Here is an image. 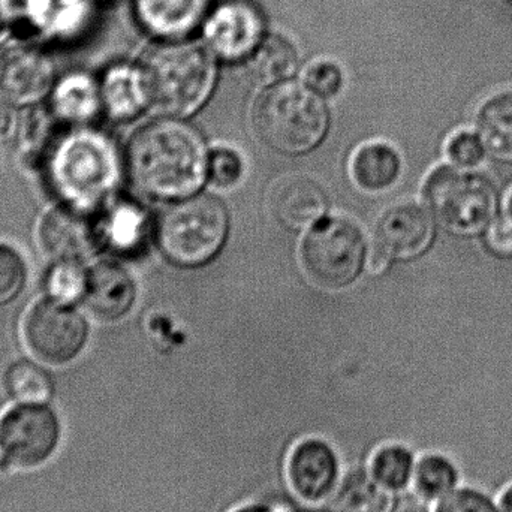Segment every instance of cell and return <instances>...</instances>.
I'll list each match as a JSON object with an SVG mask.
<instances>
[{"instance_id": "obj_1", "label": "cell", "mask_w": 512, "mask_h": 512, "mask_svg": "<svg viewBox=\"0 0 512 512\" xmlns=\"http://www.w3.org/2000/svg\"><path fill=\"white\" fill-rule=\"evenodd\" d=\"M132 185L156 200H182L203 185L209 156L203 138L188 123L155 120L141 126L126 147Z\"/></svg>"}, {"instance_id": "obj_2", "label": "cell", "mask_w": 512, "mask_h": 512, "mask_svg": "<svg viewBox=\"0 0 512 512\" xmlns=\"http://www.w3.org/2000/svg\"><path fill=\"white\" fill-rule=\"evenodd\" d=\"M71 424L57 402H14L0 411V477L24 481L59 465Z\"/></svg>"}, {"instance_id": "obj_3", "label": "cell", "mask_w": 512, "mask_h": 512, "mask_svg": "<svg viewBox=\"0 0 512 512\" xmlns=\"http://www.w3.org/2000/svg\"><path fill=\"white\" fill-rule=\"evenodd\" d=\"M140 71L149 104L171 116H186L200 108L216 77L212 56L188 42L155 45L143 57Z\"/></svg>"}, {"instance_id": "obj_4", "label": "cell", "mask_w": 512, "mask_h": 512, "mask_svg": "<svg viewBox=\"0 0 512 512\" xmlns=\"http://www.w3.org/2000/svg\"><path fill=\"white\" fill-rule=\"evenodd\" d=\"M254 125L258 137L286 155L309 152L324 137L328 116L321 98L307 86L279 83L256 101Z\"/></svg>"}, {"instance_id": "obj_5", "label": "cell", "mask_w": 512, "mask_h": 512, "mask_svg": "<svg viewBox=\"0 0 512 512\" xmlns=\"http://www.w3.org/2000/svg\"><path fill=\"white\" fill-rule=\"evenodd\" d=\"M423 195L433 219L457 236L483 233L498 216V192L475 170L441 165L427 177Z\"/></svg>"}, {"instance_id": "obj_6", "label": "cell", "mask_w": 512, "mask_h": 512, "mask_svg": "<svg viewBox=\"0 0 512 512\" xmlns=\"http://www.w3.org/2000/svg\"><path fill=\"white\" fill-rule=\"evenodd\" d=\"M228 234L224 203L209 195L186 197L165 209L156 225V239L174 264L195 267L218 254Z\"/></svg>"}, {"instance_id": "obj_7", "label": "cell", "mask_w": 512, "mask_h": 512, "mask_svg": "<svg viewBox=\"0 0 512 512\" xmlns=\"http://www.w3.org/2000/svg\"><path fill=\"white\" fill-rule=\"evenodd\" d=\"M21 337L33 360L45 367L60 369L83 354L89 339V325L72 304L42 298L24 313Z\"/></svg>"}, {"instance_id": "obj_8", "label": "cell", "mask_w": 512, "mask_h": 512, "mask_svg": "<svg viewBox=\"0 0 512 512\" xmlns=\"http://www.w3.org/2000/svg\"><path fill=\"white\" fill-rule=\"evenodd\" d=\"M366 258V240L357 224L345 218L316 222L301 246L307 276L327 289H340L357 279Z\"/></svg>"}, {"instance_id": "obj_9", "label": "cell", "mask_w": 512, "mask_h": 512, "mask_svg": "<svg viewBox=\"0 0 512 512\" xmlns=\"http://www.w3.org/2000/svg\"><path fill=\"white\" fill-rule=\"evenodd\" d=\"M345 471L339 447L322 435L295 439L282 462L286 489L303 507H325L336 493Z\"/></svg>"}, {"instance_id": "obj_10", "label": "cell", "mask_w": 512, "mask_h": 512, "mask_svg": "<svg viewBox=\"0 0 512 512\" xmlns=\"http://www.w3.org/2000/svg\"><path fill=\"white\" fill-rule=\"evenodd\" d=\"M65 146L56 162L57 185L65 192L66 203L84 209L113 185V156L107 144L93 135H81Z\"/></svg>"}, {"instance_id": "obj_11", "label": "cell", "mask_w": 512, "mask_h": 512, "mask_svg": "<svg viewBox=\"0 0 512 512\" xmlns=\"http://www.w3.org/2000/svg\"><path fill=\"white\" fill-rule=\"evenodd\" d=\"M433 216L427 207L405 201L388 209L376 225L375 245L379 262L409 259L429 248L435 233Z\"/></svg>"}, {"instance_id": "obj_12", "label": "cell", "mask_w": 512, "mask_h": 512, "mask_svg": "<svg viewBox=\"0 0 512 512\" xmlns=\"http://www.w3.org/2000/svg\"><path fill=\"white\" fill-rule=\"evenodd\" d=\"M53 86L54 65L44 51L29 45H11L0 51V101L32 104Z\"/></svg>"}, {"instance_id": "obj_13", "label": "cell", "mask_w": 512, "mask_h": 512, "mask_svg": "<svg viewBox=\"0 0 512 512\" xmlns=\"http://www.w3.org/2000/svg\"><path fill=\"white\" fill-rule=\"evenodd\" d=\"M264 21L252 3L228 0L215 9L206 27L212 50L225 60L252 56L262 42Z\"/></svg>"}, {"instance_id": "obj_14", "label": "cell", "mask_w": 512, "mask_h": 512, "mask_svg": "<svg viewBox=\"0 0 512 512\" xmlns=\"http://www.w3.org/2000/svg\"><path fill=\"white\" fill-rule=\"evenodd\" d=\"M39 248L53 261H81L96 243V230L84 209L71 203L48 210L38 225Z\"/></svg>"}, {"instance_id": "obj_15", "label": "cell", "mask_w": 512, "mask_h": 512, "mask_svg": "<svg viewBox=\"0 0 512 512\" xmlns=\"http://www.w3.org/2000/svg\"><path fill=\"white\" fill-rule=\"evenodd\" d=\"M137 298L134 279L113 261H99L87 270L84 307L99 322H116L128 315Z\"/></svg>"}, {"instance_id": "obj_16", "label": "cell", "mask_w": 512, "mask_h": 512, "mask_svg": "<svg viewBox=\"0 0 512 512\" xmlns=\"http://www.w3.org/2000/svg\"><path fill=\"white\" fill-rule=\"evenodd\" d=\"M325 207V192L309 177H288L280 180L271 191V213L288 230L312 227L324 215Z\"/></svg>"}, {"instance_id": "obj_17", "label": "cell", "mask_w": 512, "mask_h": 512, "mask_svg": "<svg viewBox=\"0 0 512 512\" xmlns=\"http://www.w3.org/2000/svg\"><path fill=\"white\" fill-rule=\"evenodd\" d=\"M465 483L459 457L442 448H429L418 453L409 493L424 507L432 508Z\"/></svg>"}, {"instance_id": "obj_18", "label": "cell", "mask_w": 512, "mask_h": 512, "mask_svg": "<svg viewBox=\"0 0 512 512\" xmlns=\"http://www.w3.org/2000/svg\"><path fill=\"white\" fill-rule=\"evenodd\" d=\"M210 0H134L141 26L165 39L183 38L206 17Z\"/></svg>"}, {"instance_id": "obj_19", "label": "cell", "mask_w": 512, "mask_h": 512, "mask_svg": "<svg viewBox=\"0 0 512 512\" xmlns=\"http://www.w3.org/2000/svg\"><path fill=\"white\" fill-rule=\"evenodd\" d=\"M327 510L330 512H394L399 507V496L379 486L366 466L348 468L337 487Z\"/></svg>"}, {"instance_id": "obj_20", "label": "cell", "mask_w": 512, "mask_h": 512, "mask_svg": "<svg viewBox=\"0 0 512 512\" xmlns=\"http://www.w3.org/2000/svg\"><path fill=\"white\" fill-rule=\"evenodd\" d=\"M417 457L418 451L411 444L390 439L370 451L364 466L379 486L400 498L411 490Z\"/></svg>"}, {"instance_id": "obj_21", "label": "cell", "mask_w": 512, "mask_h": 512, "mask_svg": "<svg viewBox=\"0 0 512 512\" xmlns=\"http://www.w3.org/2000/svg\"><path fill=\"white\" fill-rule=\"evenodd\" d=\"M51 107L65 122H87L102 108L101 84L86 72H69L54 84Z\"/></svg>"}, {"instance_id": "obj_22", "label": "cell", "mask_w": 512, "mask_h": 512, "mask_svg": "<svg viewBox=\"0 0 512 512\" xmlns=\"http://www.w3.org/2000/svg\"><path fill=\"white\" fill-rule=\"evenodd\" d=\"M102 108L116 119H132L149 104L140 68L116 65L101 83Z\"/></svg>"}, {"instance_id": "obj_23", "label": "cell", "mask_w": 512, "mask_h": 512, "mask_svg": "<svg viewBox=\"0 0 512 512\" xmlns=\"http://www.w3.org/2000/svg\"><path fill=\"white\" fill-rule=\"evenodd\" d=\"M2 390L9 403L56 402L57 387L44 364L33 360H17L6 367Z\"/></svg>"}, {"instance_id": "obj_24", "label": "cell", "mask_w": 512, "mask_h": 512, "mask_svg": "<svg viewBox=\"0 0 512 512\" xmlns=\"http://www.w3.org/2000/svg\"><path fill=\"white\" fill-rule=\"evenodd\" d=\"M402 161L399 153L385 143L364 144L352 161V176L364 191L391 188L399 179Z\"/></svg>"}, {"instance_id": "obj_25", "label": "cell", "mask_w": 512, "mask_h": 512, "mask_svg": "<svg viewBox=\"0 0 512 512\" xmlns=\"http://www.w3.org/2000/svg\"><path fill=\"white\" fill-rule=\"evenodd\" d=\"M477 132L489 155L512 161V90L484 102L477 114Z\"/></svg>"}, {"instance_id": "obj_26", "label": "cell", "mask_w": 512, "mask_h": 512, "mask_svg": "<svg viewBox=\"0 0 512 512\" xmlns=\"http://www.w3.org/2000/svg\"><path fill=\"white\" fill-rule=\"evenodd\" d=\"M297 68L295 48L282 36H270L252 54V71L264 83L285 80Z\"/></svg>"}, {"instance_id": "obj_27", "label": "cell", "mask_w": 512, "mask_h": 512, "mask_svg": "<svg viewBox=\"0 0 512 512\" xmlns=\"http://www.w3.org/2000/svg\"><path fill=\"white\" fill-rule=\"evenodd\" d=\"M86 283L87 270L77 259L53 261L45 279L48 297L69 304L83 298Z\"/></svg>"}, {"instance_id": "obj_28", "label": "cell", "mask_w": 512, "mask_h": 512, "mask_svg": "<svg viewBox=\"0 0 512 512\" xmlns=\"http://www.w3.org/2000/svg\"><path fill=\"white\" fill-rule=\"evenodd\" d=\"M430 512H501L495 493L480 484L465 483L444 501L430 508Z\"/></svg>"}, {"instance_id": "obj_29", "label": "cell", "mask_w": 512, "mask_h": 512, "mask_svg": "<svg viewBox=\"0 0 512 512\" xmlns=\"http://www.w3.org/2000/svg\"><path fill=\"white\" fill-rule=\"evenodd\" d=\"M445 153H447L448 161L454 167L462 168V170H475L483 164L487 150L477 131L463 129V131L451 135L447 147H445Z\"/></svg>"}, {"instance_id": "obj_30", "label": "cell", "mask_w": 512, "mask_h": 512, "mask_svg": "<svg viewBox=\"0 0 512 512\" xmlns=\"http://www.w3.org/2000/svg\"><path fill=\"white\" fill-rule=\"evenodd\" d=\"M27 265L23 255L0 243V304L8 303L20 294L26 285Z\"/></svg>"}, {"instance_id": "obj_31", "label": "cell", "mask_w": 512, "mask_h": 512, "mask_svg": "<svg viewBox=\"0 0 512 512\" xmlns=\"http://www.w3.org/2000/svg\"><path fill=\"white\" fill-rule=\"evenodd\" d=\"M141 219L137 210L126 207L117 210L116 215L111 213L107 225V236L111 245L119 249H129L137 245L135 240L140 239Z\"/></svg>"}, {"instance_id": "obj_32", "label": "cell", "mask_w": 512, "mask_h": 512, "mask_svg": "<svg viewBox=\"0 0 512 512\" xmlns=\"http://www.w3.org/2000/svg\"><path fill=\"white\" fill-rule=\"evenodd\" d=\"M343 75L339 66L328 60L312 63L306 72V86L318 96L337 95L342 89Z\"/></svg>"}, {"instance_id": "obj_33", "label": "cell", "mask_w": 512, "mask_h": 512, "mask_svg": "<svg viewBox=\"0 0 512 512\" xmlns=\"http://www.w3.org/2000/svg\"><path fill=\"white\" fill-rule=\"evenodd\" d=\"M243 174L242 158L231 149H216L209 156V176L218 186H231Z\"/></svg>"}, {"instance_id": "obj_34", "label": "cell", "mask_w": 512, "mask_h": 512, "mask_svg": "<svg viewBox=\"0 0 512 512\" xmlns=\"http://www.w3.org/2000/svg\"><path fill=\"white\" fill-rule=\"evenodd\" d=\"M487 245L496 254H512V218L510 215L496 216L486 230Z\"/></svg>"}, {"instance_id": "obj_35", "label": "cell", "mask_w": 512, "mask_h": 512, "mask_svg": "<svg viewBox=\"0 0 512 512\" xmlns=\"http://www.w3.org/2000/svg\"><path fill=\"white\" fill-rule=\"evenodd\" d=\"M227 512H292L285 505L277 504V502L271 501H258V499H252V501L240 502V504L234 505Z\"/></svg>"}, {"instance_id": "obj_36", "label": "cell", "mask_w": 512, "mask_h": 512, "mask_svg": "<svg viewBox=\"0 0 512 512\" xmlns=\"http://www.w3.org/2000/svg\"><path fill=\"white\" fill-rule=\"evenodd\" d=\"M15 126V113L12 105L0 101V137H6Z\"/></svg>"}, {"instance_id": "obj_37", "label": "cell", "mask_w": 512, "mask_h": 512, "mask_svg": "<svg viewBox=\"0 0 512 512\" xmlns=\"http://www.w3.org/2000/svg\"><path fill=\"white\" fill-rule=\"evenodd\" d=\"M495 496L501 512H512V480L507 481Z\"/></svg>"}, {"instance_id": "obj_38", "label": "cell", "mask_w": 512, "mask_h": 512, "mask_svg": "<svg viewBox=\"0 0 512 512\" xmlns=\"http://www.w3.org/2000/svg\"><path fill=\"white\" fill-rule=\"evenodd\" d=\"M394 512H430V508L424 507L420 502L415 501V504L402 505V507L399 505Z\"/></svg>"}, {"instance_id": "obj_39", "label": "cell", "mask_w": 512, "mask_h": 512, "mask_svg": "<svg viewBox=\"0 0 512 512\" xmlns=\"http://www.w3.org/2000/svg\"><path fill=\"white\" fill-rule=\"evenodd\" d=\"M6 27H8V24H6L5 12L0 8V42H2L3 36H5Z\"/></svg>"}, {"instance_id": "obj_40", "label": "cell", "mask_w": 512, "mask_h": 512, "mask_svg": "<svg viewBox=\"0 0 512 512\" xmlns=\"http://www.w3.org/2000/svg\"><path fill=\"white\" fill-rule=\"evenodd\" d=\"M298 512H330L324 507H304V510Z\"/></svg>"}, {"instance_id": "obj_41", "label": "cell", "mask_w": 512, "mask_h": 512, "mask_svg": "<svg viewBox=\"0 0 512 512\" xmlns=\"http://www.w3.org/2000/svg\"><path fill=\"white\" fill-rule=\"evenodd\" d=\"M507 215H510L512 218V191L507 200Z\"/></svg>"}, {"instance_id": "obj_42", "label": "cell", "mask_w": 512, "mask_h": 512, "mask_svg": "<svg viewBox=\"0 0 512 512\" xmlns=\"http://www.w3.org/2000/svg\"><path fill=\"white\" fill-rule=\"evenodd\" d=\"M510 2L512 3V0H510Z\"/></svg>"}]
</instances>
